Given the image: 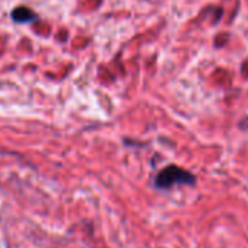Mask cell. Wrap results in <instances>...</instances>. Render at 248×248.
<instances>
[{"instance_id": "6da1fadb", "label": "cell", "mask_w": 248, "mask_h": 248, "mask_svg": "<svg viewBox=\"0 0 248 248\" xmlns=\"http://www.w3.org/2000/svg\"><path fill=\"white\" fill-rule=\"evenodd\" d=\"M194 181L196 178L191 172L177 165L167 167L156 177V186L159 188H171L175 184H193Z\"/></svg>"}, {"instance_id": "7a4b0ae2", "label": "cell", "mask_w": 248, "mask_h": 248, "mask_svg": "<svg viewBox=\"0 0 248 248\" xmlns=\"http://www.w3.org/2000/svg\"><path fill=\"white\" fill-rule=\"evenodd\" d=\"M12 19L16 24H31L37 21V14L27 6H18L12 11Z\"/></svg>"}]
</instances>
